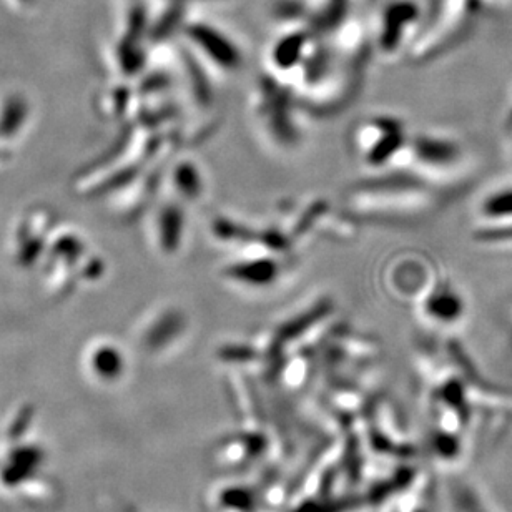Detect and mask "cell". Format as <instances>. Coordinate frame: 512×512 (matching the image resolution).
<instances>
[{
	"mask_svg": "<svg viewBox=\"0 0 512 512\" xmlns=\"http://www.w3.org/2000/svg\"><path fill=\"white\" fill-rule=\"evenodd\" d=\"M508 130H509V137H511V140H512V109H511V114H509V119H508Z\"/></svg>",
	"mask_w": 512,
	"mask_h": 512,
	"instance_id": "obj_5",
	"label": "cell"
},
{
	"mask_svg": "<svg viewBox=\"0 0 512 512\" xmlns=\"http://www.w3.org/2000/svg\"><path fill=\"white\" fill-rule=\"evenodd\" d=\"M478 238L484 243H512V227L479 228Z\"/></svg>",
	"mask_w": 512,
	"mask_h": 512,
	"instance_id": "obj_4",
	"label": "cell"
},
{
	"mask_svg": "<svg viewBox=\"0 0 512 512\" xmlns=\"http://www.w3.org/2000/svg\"><path fill=\"white\" fill-rule=\"evenodd\" d=\"M416 152L424 163L434 167H451L461 158V147L448 138H419Z\"/></svg>",
	"mask_w": 512,
	"mask_h": 512,
	"instance_id": "obj_2",
	"label": "cell"
},
{
	"mask_svg": "<svg viewBox=\"0 0 512 512\" xmlns=\"http://www.w3.org/2000/svg\"><path fill=\"white\" fill-rule=\"evenodd\" d=\"M479 217L484 220L479 228L512 227V187L494 190L481 200Z\"/></svg>",
	"mask_w": 512,
	"mask_h": 512,
	"instance_id": "obj_1",
	"label": "cell"
},
{
	"mask_svg": "<svg viewBox=\"0 0 512 512\" xmlns=\"http://www.w3.org/2000/svg\"><path fill=\"white\" fill-rule=\"evenodd\" d=\"M428 311L441 323H454L464 313V301L449 285L439 286L428 298Z\"/></svg>",
	"mask_w": 512,
	"mask_h": 512,
	"instance_id": "obj_3",
	"label": "cell"
}]
</instances>
